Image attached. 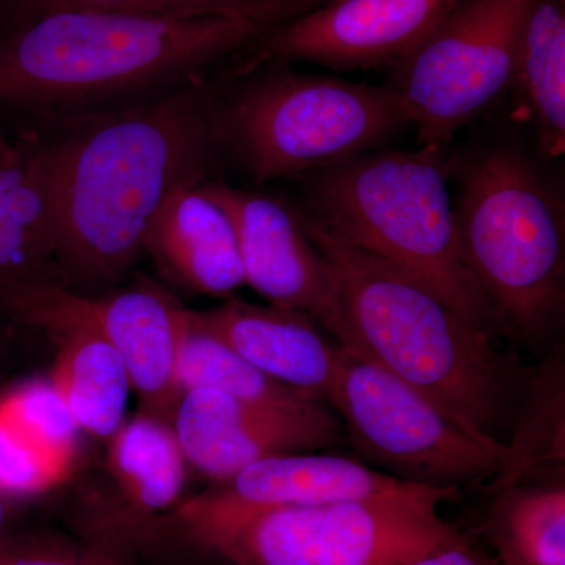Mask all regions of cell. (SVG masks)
<instances>
[{"instance_id":"cell-1","label":"cell","mask_w":565,"mask_h":565,"mask_svg":"<svg viewBox=\"0 0 565 565\" xmlns=\"http://www.w3.org/2000/svg\"><path fill=\"white\" fill-rule=\"evenodd\" d=\"M218 93L206 77L118 109L32 122L54 210L57 280L96 296L128 274L170 193L206 181Z\"/></svg>"},{"instance_id":"cell-2","label":"cell","mask_w":565,"mask_h":565,"mask_svg":"<svg viewBox=\"0 0 565 565\" xmlns=\"http://www.w3.org/2000/svg\"><path fill=\"white\" fill-rule=\"evenodd\" d=\"M269 29L243 18L61 10L0 25V107L32 122L132 106L202 79Z\"/></svg>"},{"instance_id":"cell-3","label":"cell","mask_w":565,"mask_h":565,"mask_svg":"<svg viewBox=\"0 0 565 565\" xmlns=\"http://www.w3.org/2000/svg\"><path fill=\"white\" fill-rule=\"evenodd\" d=\"M337 285L344 351L414 386L449 415L498 438L514 397L516 366L492 333L399 267L362 250L300 212Z\"/></svg>"},{"instance_id":"cell-4","label":"cell","mask_w":565,"mask_h":565,"mask_svg":"<svg viewBox=\"0 0 565 565\" xmlns=\"http://www.w3.org/2000/svg\"><path fill=\"white\" fill-rule=\"evenodd\" d=\"M305 191V214L419 278L493 333L497 318L460 243L445 147L364 152L311 173Z\"/></svg>"},{"instance_id":"cell-5","label":"cell","mask_w":565,"mask_h":565,"mask_svg":"<svg viewBox=\"0 0 565 565\" xmlns=\"http://www.w3.org/2000/svg\"><path fill=\"white\" fill-rule=\"evenodd\" d=\"M459 490L299 508H247L210 490L173 512L189 541L230 565H407L467 539L438 512Z\"/></svg>"},{"instance_id":"cell-6","label":"cell","mask_w":565,"mask_h":565,"mask_svg":"<svg viewBox=\"0 0 565 565\" xmlns=\"http://www.w3.org/2000/svg\"><path fill=\"white\" fill-rule=\"evenodd\" d=\"M217 96L218 150L256 182L316 173L375 150L411 126L399 93L333 76L256 66Z\"/></svg>"},{"instance_id":"cell-7","label":"cell","mask_w":565,"mask_h":565,"mask_svg":"<svg viewBox=\"0 0 565 565\" xmlns=\"http://www.w3.org/2000/svg\"><path fill=\"white\" fill-rule=\"evenodd\" d=\"M460 243L498 326L535 338L564 310V212L525 156L497 148L475 159L455 206Z\"/></svg>"},{"instance_id":"cell-8","label":"cell","mask_w":565,"mask_h":565,"mask_svg":"<svg viewBox=\"0 0 565 565\" xmlns=\"http://www.w3.org/2000/svg\"><path fill=\"white\" fill-rule=\"evenodd\" d=\"M353 448L401 481L457 487L500 473L508 446L478 433L377 364L341 348L329 401Z\"/></svg>"},{"instance_id":"cell-9","label":"cell","mask_w":565,"mask_h":565,"mask_svg":"<svg viewBox=\"0 0 565 565\" xmlns=\"http://www.w3.org/2000/svg\"><path fill=\"white\" fill-rule=\"evenodd\" d=\"M533 0H462L407 57L394 84L422 145L445 147L509 88Z\"/></svg>"},{"instance_id":"cell-10","label":"cell","mask_w":565,"mask_h":565,"mask_svg":"<svg viewBox=\"0 0 565 565\" xmlns=\"http://www.w3.org/2000/svg\"><path fill=\"white\" fill-rule=\"evenodd\" d=\"M460 2L323 0L245 47L247 57L237 74L273 62L302 61L341 71L394 66Z\"/></svg>"},{"instance_id":"cell-11","label":"cell","mask_w":565,"mask_h":565,"mask_svg":"<svg viewBox=\"0 0 565 565\" xmlns=\"http://www.w3.org/2000/svg\"><path fill=\"white\" fill-rule=\"evenodd\" d=\"M228 215L236 232L245 285L275 307L311 316L338 341L340 299L329 264L308 237L299 211L267 193L222 181L199 185Z\"/></svg>"},{"instance_id":"cell-12","label":"cell","mask_w":565,"mask_h":565,"mask_svg":"<svg viewBox=\"0 0 565 565\" xmlns=\"http://www.w3.org/2000/svg\"><path fill=\"white\" fill-rule=\"evenodd\" d=\"M172 427L189 467L217 484L266 457L316 451L337 444L343 434L322 403L267 407L212 388L184 390Z\"/></svg>"},{"instance_id":"cell-13","label":"cell","mask_w":565,"mask_h":565,"mask_svg":"<svg viewBox=\"0 0 565 565\" xmlns=\"http://www.w3.org/2000/svg\"><path fill=\"white\" fill-rule=\"evenodd\" d=\"M0 313L47 334L55 349L50 382L81 433L106 441L128 418L131 381L121 356L57 278L0 300Z\"/></svg>"},{"instance_id":"cell-14","label":"cell","mask_w":565,"mask_h":565,"mask_svg":"<svg viewBox=\"0 0 565 565\" xmlns=\"http://www.w3.org/2000/svg\"><path fill=\"white\" fill-rule=\"evenodd\" d=\"M71 296L121 356L140 411L172 423L181 396L178 366L191 329V310L150 280L96 296L74 291Z\"/></svg>"},{"instance_id":"cell-15","label":"cell","mask_w":565,"mask_h":565,"mask_svg":"<svg viewBox=\"0 0 565 565\" xmlns=\"http://www.w3.org/2000/svg\"><path fill=\"white\" fill-rule=\"evenodd\" d=\"M191 319L274 381L319 403L329 401L341 345L311 316L230 299L212 310L191 311Z\"/></svg>"},{"instance_id":"cell-16","label":"cell","mask_w":565,"mask_h":565,"mask_svg":"<svg viewBox=\"0 0 565 565\" xmlns=\"http://www.w3.org/2000/svg\"><path fill=\"white\" fill-rule=\"evenodd\" d=\"M143 252L163 277L189 292L226 297L245 285L233 223L199 185L167 196L145 236Z\"/></svg>"},{"instance_id":"cell-17","label":"cell","mask_w":565,"mask_h":565,"mask_svg":"<svg viewBox=\"0 0 565 565\" xmlns=\"http://www.w3.org/2000/svg\"><path fill=\"white\" fill-rule=\"evenodd\" d=\"M435 489L446 487L401 481L348 457L292 452L248 465L218 484L215 492L247 508H299L338 501L415 497Z\"/></svg>"},{"instance_id":"cell-18","label":"cell","mask_w":565,"mask_h":565,"mask_svg":"<svg viewBox=\"0 0 565 565\" xmlns=\"http://www.w3.org/2000/svg\"><path fill=\"white\" fill-rule=\"evenodd\" d=\"M81 429L50 381L0 396V493L10 500L54 489L77 455Z\"/></svg>"},{"instance_id":"cell-19","label":"cell","mask_w":565,"mask_h":565,"mask_svg":"<svg viewBox=\"0 0 565 565\" xmlns=\"http://www.w3.org/2000/svg\"><path fill=\"white\" fill-rule=\"evenodd\" d=\"M50 185L28 141L0 132V300L55 277Z\"/></svg>"},{"instance_id":"cell-20","label":"cell","mask_w":565,"mask_h":565,"mask_svg":"<svg viewBox=\"0 0 565 565\" xmlns=\"http://www.w3.org/2000/svg\"><path fill=\"white\" fill-rule=\"evenodd\" d=\"M508 90L515 115L531 122L550 158L565 150V2L533 0L519 35Z\"/></svg>"},{"instance_id":"cell-21","label":"cell","mask_w":565,"mask_h":565,"mask_svg":"<svg viewBox=\"0 0 565 565\" xmlns=\"http://www.w3.org/2000/svg\"><path fill=\"white\" fill-rule=\"evenodd\" d=\"M185 460L172 423L140 411L106 440L104 471L129 515L163 514L181 503Z\"/></svg>"},{"instance_id":"cell-22","label":"cell","mask_w":565,"mask_h":565,"mask_svg":"<svg viewBox=\"0 0 565 565\" xmlns=\"http://www.w3.org/2000/svg\"><path fill=\"white\" fill-rule=\"evenodd\" d=\"M482 525L501 565H565V486L520 481L498 490Z\"/></svg>"},{"instance_id":"cell-23","label":"cell","mask_w":565,"mask_h":565,"mask_svg":"<svg viewBox=\"0 0 565 565\" xmlns=\"http://www.w3.org/2000/svg\"><path fill=\"white\" fill-rule=\"evenodd\" d=\"M564 381L563 352L555 351L531 379L493 492L523 481L541 465H564Z\"/></svg>"},{"instance_id":"cell-24","label":"cell","mask_w":565,"mask_h":565,"mask_svg":"<svg viewBox=\"0 0 565 565\" xmlns=\"http://www.w3.org/2000/svg\"><path fill=\"white\" fill-rule=\"evenodd\" d=\"M322 0H3L0 25L61 10L115 11L150 17L243 18L273 29Z\"/></svg>"},{"instance_id":"cell-25","label":"cell","mask_w":565,"mask_h":565,"mask_svg":"<svg viewBox=\"0 0 565 565\" xmlns=\"http://www.w3.org/2000/svg\"><path fill=\"white\" fill-rule=\"evenodd\" d=\"M178 382L181 393L191 388H212L245 403L267 407L303 408L319 403L262 373L228 345L199 329L192 319L182 345Z\"/></svg>"},{"instance_id":"cell-26","label":"cell","mask_w":565,"mask_h":565,"mask_svg":"<svg viewBox=\"0 0 565 565\" xmlns=\"http://www.w3.org/2000/svg\"><path fill=\"white\" fill-rule=\"evenodd\" d=\"M0 565H126L117 557L96 550L81 548L39 539H11L0 542Z\"/></svg>"},{"instance_id":"cell-27","label":"cell","mask_w":565,"mask_h":565,"mask_svg":"<svg viewBox=\"0 0 565 565\" xmlns=\"http://www.w3.org/2000/svg\"><path fill=\"white\" fill-rule=\"evenodd\" d=\"M407 565H501L470 544L468 539L415 559Z\"/></svg>"},{"instance_id":"cell-28","label":"cell","mask_w":565,"mask_h":565,"mask_svg":"<svg viewBox=\"0 0 565 565\" xmlns=\"http://www.w3.org/2000/svg\"><path fill=\"white\" fill-rule=\"evenodd\" d=\"M13 500L0 493V542L9 537L11 515H13Z\"/></svg>"},{"instance_id":"cell-29","label":"cell","mask_w":565,"mask_h":565,"mask_svg":"<svg viewBox=\"0 0 565 565\" xmlns=\"http://www.w3.org/2000/svg\"><path fill=\"white\" fill-rule=\"evenodd\" d=\"M7 355V337L6 333L0 330V366L3 364Z\"/></svg>"},{"instance_id":"cell-30","label":"cell","mask_w":565,"mask_h":565,"mask_svg":"<svg viewBox=\"0 0 565 565\" xmlns=\"http://www.w3.org/2000/svg\"><path fill=\"white\" fill-rule=\"evenodd\" d=\"M2 2H3V0H0V7H2Z\"/></svg>"}]
</instances>
